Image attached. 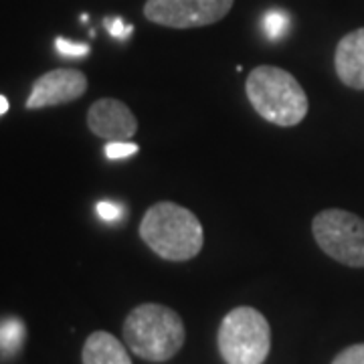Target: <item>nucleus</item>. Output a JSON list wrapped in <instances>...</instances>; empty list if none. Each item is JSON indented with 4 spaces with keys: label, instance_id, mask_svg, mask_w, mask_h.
<instances>
[{
    "label": "nucleus",
    "instance_id": "nucleus-12",
    "mask_svg": "<svg viewBox=\"0 0 364 364\" xmlns=\"http://www.w3.org/2000/svg\"><path fill=\"white\" fill-rule=\"evenodd\" d=\"M289 25H291V18L282 9H272L261 18V28H263L265 37L269 41L284 39V35L289 31Z\"/></svg>",
    "mask_w": 364,
    "mask_h": 364
},
{
    "label": "nucleus",
    "instance_id": "nucleus-9",
    "mask_svg": "<svg viewBox=\"0 0 364 364\" xmlns=\"http://www.w3.org/2000/svg\"><path fill=\"white\" fill-rule=\"evenodd\" d=\"M334 67L344 85L352 90H364V28H356L340 39Z\"/></svg>",
    "mask_w": 364,
    "mask_h": 364
},
{
    "label": "nucleus",
    "instance_id": "nucleus-3",
    "mask_svg": "<svg viewBox=\"0 0 364 364\" xmlns=\"http://www.w3.org/2000/svg\"><path fill=\"white\" fill-rule=\"evenodd\" d=\"M124 340L134 354L150 363L170 360L184 344L181 316L160 304L134 308L124 322Z\"/></svg>",
    "mask_w": 364,
    "mask_h": 364
},
{
    "label": "nucleus",
    "instance_id": "nucleus-13",
    "mask_svg": "<svg viewBox=\"0 0 364 364\" xmlns=\"http://www.w3.org/2000/svg\"><path fill=\"white\" fill-rule=\"evenodd\" d=\"M55 49H57L59 55H63V57H73V59H77V57H85V55L90 53V45H85V43H75V41L59 37V39L55 41Z\"/></svg>",
    "mask_w": 364,
    "mask_h": 364
},
{
    "label": "nucleus",
    "instance_id": "nucleus-10",
    "mask_svg": "<svg viewBox=\"0 0 364 364\" xmlns=\"http://www.w3.org/2000/svg\"><path fill=\"white\" fill-rule=\"evenodd\" d=\"M83 364H132L124 344L109 332H93L81 352Z\"/></svg>",
    "mask_w": 364,
    "mask_h": 364
},
{
    "label": "nucleus",
    "instance_id": "nucleus-8",
    "mask_svg": "<svg viewBox=\"0 0 364 364\" xmlns=\"http://www.w3.org/2000/svg\"><path fill=\"white\" fill-rule=\"evenodd\" d=\"M87 126L97 138H105L109 142H126L138 132V119L124 102L105 97L90 107Z\"/></svg>",
    "mask_w": 364,
    "mask_h": 364
},
{
    "label": "nucleus",
    "instance_id": "nucleus-4",
    "mask_svg": "<svg viewBox=\"0 0 364 364\" xmlns=\"http://www.w3.org/2000/svg\"><path fill=\"white\" fill-rule=\"evenodd\" d=\"M217 342L227 364H263L272 348L269 322L255 308H235L223 318Z\"/></svg>",
    "mask_w": 364,
    "mask_h": 364
},
{
    "label": "nucleus",
    "instance_id": "nucleus-1",
    "mask_svg": "<svg viewBox=\"0 0 364 364\" xmlns=\"http://www.w3.org/2000/svg\"><path fill=\"white\" fill-rule=\"evenodd\" d=\"M140 237L158 257L166 261L193 259L205 243L203 225L195 213L170 200L156 203L146 210Z\"/></svg>",
    "mask_w": 364,
    "mask_h": 364
},
{
    "label": "nucleus",
    "instance_id": "nucleus-11",
    "mask_svg": "<svg viewBox=\"0 0 364 364\" xmlns=\"http://www.w3.org/2000/svg\"><path fill=\"white\" fill-rule=\"evenodd\" d=\"M23 338H25V324L18 318H9L0 322V352L4 356L18 352Z\"/></svg>",
    "mask_w": 364,
    "mask_h": 364
},
{
    "label": "nucleus",
    "instance_id": "nucleus-6",
    "mask_svg": "<svg viewBox=\"0 0 364 364\" xmlns=\"http://www.w3.org/2000/svg\"><path fill=\"white\" fill-rule=\"evenodd\" d=\"M233 9V0H148L144 16L168 28H198L219 23Z\"/></svg>",
    "mask_w": 364,
    "mask_h": 364
},
{
    "label": "nucleus",
    "instance_id": "nucleus-14",
    "mask_svg": "<svg viewBox=\"0 0 364 364\" xmlns=\"http://www.w3.org/2000/svg\"><path fill=\"white\" fill-rule=\"evenodd\" d=\"M138 144L132 142H107L105 144V156L109 160H122V158H130L138 154Z\"/></svg>",
    "mask_w": 364,
    "mask_h": 364
},
{
    "label": "nucleus",
    "instance_id": "nucleus-5",
    "mask_svg": "<svg viewBox=\"0 0 364 364\" xmlns=\"http://www.w3.org/2000/svg\"><path fill=\"white\" fill-rule=\"evenodd\" d=\"M312 233L328 257L348 267H364V219L358 215L328 208L314 217Z\"/></svg>",
    "mask_w": 364,
    "mask_h": 364
},
{
    "label": "nucleus",
    "instance_id": "nucleus-7",
    "mask_svg": "<svg viewBox=\"0 0 364 364\" xmlns=\"http://www.w3.org/2000/svg\"><path fill=\"white\" fill-rule=\"evenodd\" d=\"M87 91V77L77 69H53L41 75L26 100L28 109H41L51 105L69 104Z\"/></svg>",
    "mask_w": 364,
    "mask_h": 364
},
{
    "label": "nucleus",
    "instance_id": "nucleus-18",
    "mask_svg": "<svg viewBox=\"0 0 364 364\" xmlns=\"http://www.w3.org/2000/svg\"><path fill=\"white\" fill-rule=\"evenodd\" d=\"M9 112V100L4 95H0V116Z\"/></svg>",
    "mask_w": 364,
    "mask_h": 364
},
{
    "label": "nucleus",
    "instance_id": "nucleus-16",
    "mask_svg": "<svg viewBox=\"0 0 364 364\" xmlns=\"http://www.w3.org/2000/svg\"><path fill=\"white\" fill-rule=\"evenodd\" d=\"M332 364H364V344H354L342 350Z\"/></svg>",
    "mask_w": 364,
    "mask_h": 364
},
{
    "label": "nucleus",
    "instance_id": "nucleus-17",
    "mask_svg": "<svg viewBox=\"0 0 364 364\" xmlns=\"http://www.w3.org/2000/svg\"><path fill=\"white\" fill-rule=\"evenodd\" d=\"M105 28L109 31L112 37H116L119 41L128 39L132 33H134V26L126 25L119 16H116V18H105Z\"/></svg>",
    "mask_w": 364,
    "mask_h": 364
},
{
    "label": "nucleus",
    "instance_id": "nucleus-15",
    "mask_svg": "<svg viewBox=\"0 0 364 364\" xmlns=\"http://www.w3.org/2000/svg\"><path fill=\"white\" fill-rule=\"evenodd\" d=\"M124 207L122 205H117V203H109V200H102L100 205H97V215L107 223H114L119 221V219H124Z\"/></svg>",
    "mask_w": 364,
    "mask_h": 364
},
{
    "label": "nucleus",
    "instance_id": "nucleus-2",
    "mask_svg": "<svg viewBox=\"0 0 364 364\" xmlns=\"http://www.w3.org/2000/svg\"><path fill=\"white\" fill-rule=\"evenodd\" d=\"M245 93L253 109L265 122L279 128L298 126L310 107L308 95L298 79L279 67H255L249 73Z\"/></svg>",
    "mask_w": 364,
    "mask_h": 364
}]
</instances>
